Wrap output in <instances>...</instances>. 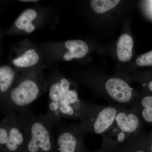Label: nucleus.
<instances>
[{"mask_svg":"<svg viewBox=\"0 0 152 152\" xmlns=\"http://www.w3.org/2000/svg\"><path fill=\"white\" fill-rule=\"evenodd\" d=\"M71 87L70 82L64 78L51 85L48 111L39 115L48 124L53 126L64 118L81 121L87 103L82 101L77 91Z\"/></svg>","mask_w":152,"mask_h":152,"instance_id":"nucleus-1","label":"nucleus"},{"mask_svg":"<svg viewBox=\"0 0 152 152\" xmlns=\"http://www.w3.org/2000/svg\"><path fill=\"white\" fill-rule=\"evenodd\" d=\"M18 116L23 123L27 135L28 152H50L53 146V126L37 117L27 108L19 110Z\"/></svg>","mask_w":152,"mask_h":152,"instance_id":"nucleus-2","label":"nucleus"},{"mask_svg":"<svg viewBox=\"0 0 152 152\" xmlns=\"http://www.w3.org/2000/svg\"><path fill=\"white\" fill-rule=\"evenodd\" d=\"M141 128L138 115L131 109L121 107L113 124L102 135L103 148L111 149L121 145L140 132Z\"/></svg>","mask_w":152,"mask_h":152,"instance_id":"nucleus-3","label":"nucleus"},{"mask_svg":"<svg viewBox=\"0 0 152 152\" xmlns=\"http://www.w3.org/2000/svg\"><path fill=\"white\" fill-rule=\"evenodd\" d=\"M41 80L37 77L22 79L1 102L2 112L7 114L11 111H16L27 108L45 90L43 82Z\"/></svg>","mask_w":152,"mask_h":152,"instance_id":"nucleus-4","label":"nucleus"},{"mask_svg":"<svg viewBox=\"0 0 152 152\" xmlns=\"http://www.w3.org/2000/svg\"><path fill=\"white\" fill-rule=\"evenodd\" d=\"M121 107L113 104L99 105L87 103L81 122L77 124L79 129L86 135L93 133L102 135L113 124Z\"/></svg>","mask_w":152,"mask_h":152,"instance_id":"nucleus-5","label":"nucleus"},{"mask_svg":"<svg viewBox=\"0 0 152 152\" xmlns=\"http://www.w3.org/2000/svg\"><path fill=\"white\" fill-rule=\"evenodd\" d=\"M27 135L15 111L6 114L0 124V145L9 152H14L26 146Z\"/></svg>","mask_w":152,"mask_h":152,"instance_id":"nucleus-6","label":"nucleus"},{"mask_svg":"<svg viewBox=\"0 0 152 152\" xmlns=\"http://www.w3.org/2000/svg\"><path fill=\"white\" fill-rule=\"evenodd\" d=\"M86 135L77 124L67 125L60 131L57 137L59 152H78L83 146V139Z\"/></svg>","mask_w":152,"mask_h":152,"instance_id":"nucleus-7","label":"nucleus"},{"mask_svg":"<svg viewBox=\"0 0 152 152\" xmlns=\"http://www.w3.org/2000/svg\"><path fill=\"white\" fill-rule=\"evenodd\" d=\"M130 109L145 121L152 123V96L137 98L131 105Z\"/></svg>","mask_w":152,"mask_h":152,"instance_id":"nucleus-8","label":"nucleus"},{"mask_svg":"<svg viewBox=\"0 0 152 152\" xmlns=\"http://www.w3.org/2000/svg\"><path fill=\"white\" fill-rule=\"evenodd\" d=\"M15 80V73L12 68L8 66L0 68V91L1 102L4 100L10 91Z\"/></svg>","mask_w":152,"mask_h":152,"instance_id":"nucleus-9","label":"nucleus"},{"mask_svg":"<svg viewBox=\"0 0 152 152\" xmlns=\"http://www.w3.org/2000/svg\"><path fill=\"white\" fill-rule=\"evenodd\" d=\"M66 48L68 51L64 55V60L70 61L74 58H80L84 57L88 53V48L83 41L72 40L65 42Z\"/></svg>","mask_w":152,"mask_h":152,"instance_id":"nucleus-10","label":"nucleus"},{"mask_svg":"<svg viewBox=\"0 0 152 152\" xmlns=\"http://www.w3.org/2000/svg\"><path fill=\"white\" fill-rule=\"evenodd\" d=\"M132 38L124 34L120 37L117 46V54L119 60L121 62H128L132 56Z\"/></svg>","mask_w":152,"mask_h":152,"instance_id":"nucleus-11","label":"nucleus"},{"mask_svg":"<svg viewBox=\"0 0 152 152\" xmlns=\"http://www.w3.org/2000/svg\"><path fill=\"white\" fill-rule=\"evenodd\" d=\"M37 17V12L31 9L24 11L15 22L16 26L20 30H25L26 32H32L35 29V27L32 22Z\"/></svg>","mask_w":152,"mask_h":152,"instance_id":"nucleus-12","label":"nucleus"},{"mask_svg":"<svg viewBox=\"0 0 152 152\" xmlns=\"http://www.w3.org/2000/svg\"><path fill=\"white\" fill-rule=\"evenodd\" d=\"M39 59V55L33 49H30L21 56L15 59L13 63L18 67L28 68L37 64Z\"/></svg>","mask_w":152,"mask_h":152,"instance_id":"nucleus-13","label":"nucleus"},{"mask_svg":"<svg viewBox=\"0 0 152 152\" xmlns=\"http://www.w3.org/2000/svg\"><path fill=\"white\" fill-rule=\"evenodd\" d=\"M120 2L119 0H91L90 5L95 12L102 14L115 8Z\"/></svg>","mask_w":152,"mask_h":152,"instance_id":"nucleus-14","label":"nucleus"},{"mask_svg":"<svg viewBox=\"0 0 152 152\" xmlns=\"http://www.w3.org/2000/svg\"><path fill=\"white\" fill-rule=\"evenodd\" d=\"M136 62L140 66H152V51L139 56Z\"/></svg>","mask_w":152,"mask_h":152,"instance_id":"nucleus-15","label":"nucleus"},{"mask_svg":"<svg viewBox=\"0 0 152 152\" xmlns=\"http://www.w3.org/2000/svg\"><path fill=\"white\" fill-rule=\"evenodd\" d=\"M148 138V139L147 140V142L149 144L150 150H151V152H152V133L150 135L149 137Z\"/></svg>","mask_w":152,"mask_h":152,"instance_id":"nucleus-16","label":"nucleus"},{"mask_svg":"<svg viewBox=\"0 0 152 152\" xmlns=\"http://www.w3.org/2000/svg\"><path fill=\"white\" fill-rule=\"evenodd\" d=\"M20 1L22 2H37L39 1H37V0H21Z\"/></svg>","mask_w":152,"mask_h":152,"instance_id":"nucleus-17","label":"nucleus"},{"mask_svg":"<svg viewBox=\"0 0 152 152\" xmlns=\"http://www.w3.org/2000/svg\"><path fill=\"white\" fill-rule=\"evenodd\" d=\"M148 88L149 90L152 92V80L149 83L148 85Z\"/></svg>","mask_w":152,"mask_h":152,"instance_id":"nucleus-18","label":"nucleus"},{"mask_svg":"<svg viewBox=\"0 0 152 152\" xmlns=\"http://www.w3.org/2000/svg\"><path fill=\"white\" fill-rule=\"evenodd\" d=\"M152 3V1H151Z\"/></svg>","mask_w":152,"mask_h":152,"instance_id":"nucleus-19","label":"nucleus"}]
</instances>
